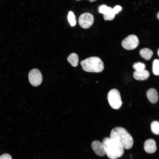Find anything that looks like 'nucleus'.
<instances>
[{"mask_svg": "<svg viewBox=\"0 0 159 159\" xmlns=\"http://www.w3.org/2000/svg\"><path fill=\"white\" fill-rule=\"evenodd\" d=\"M110 138L126 149H130L133 145L132 137L125 128L122 127H117L113 129L111 132Z\"/></svg>", "mask_w": 159, "mask_h": 159, "instance_id": "1", "label": "nucleus"}, {"mask_svg": "<svg viewBox=\"0 0 159 159\" xmlns=\"http://www.w3.org/2000/svg\"><path fill=\"white\" fill-rule=\"evenodd\" d=\"M106 154L110 159H117L124 153V148L115 141L109 137H105L102 141Z\"/></svg>", "mask_w": 159, "mask_h": 159, "instance_id": "2", "label": "nucleus"}, {"mask_svg": "<svg viewBox=\"0 0 159 159\" xmlns=\"http://www.w3.org/2000/svg\"><path fill=\"white\" fill-rule=\"evenodd\" d=\"M80 64L82 69L87 72H100L104 69V64L99 57H92L82 61Z\"/></svg>", "mask_w": 159, "mask_h": 159, "instance_id": "3", "label": "nucleus"}, {"mask_svg": "<svg viewBox=\"0 0 159 159\" xmlns=\"http://www.w3.org/2000/svg\"><path fill=\"white\" fill-rule=\"evenodd\" d=\"M107 99L111 107L115 109H118L121 107L122 102L120 93L118 90L113 89L107 94Z\"/></svg>", "mask_w": 159, "mask_h": 159, "instance_id": "4", "label": "nucleus"}, {"mask_svg": "<svg viewBox=\"0 0 159 159\" xmlns=\"http://www.w3.org/2000/svg\"><path fill=\"white\" fill-rule=\"evenodd\" d=\"M139 43V41L137 37L135 35L131 34L125 38L122 41L121 44L125 49L131 50L136 48Z\"/></svg>", "mask_w": 159, "mask_h": 159, "instance_id": "5", "label": "nucleus"}, {"mask_svg": "<svg viewBox=\"0 0 159 159\" xmlns=\"http://www.w3.org/2000/svg\"><path fill=\"white\" fill-rule=\"evenodd\" d=\"M28 78L30 83L34 86L39 85L42 81V74L40 71L37 69H32L29 71Z\"/></svg>", "mask_w": 159, "mask_h": 159, "instance_id": "6", "label": "nucleus"}, {"mask_svg": "<svg viewBox=\"0 0 159 159\" xmlns=\"http://www.w3.org/2000/svg\"><path fill=\"white\" fill-rule=\"evenodd\" d=\"M94 21L93 15L89 13H85L81 14L78 20L80 25L84 29L89 28L92 25Z\"/></svg>", "mask_w": 159, "mask_h": 159, "instance_id": "7", "label": "nucleus"}, {"mask_svg": "<svg viewBox=\"0 0 159 159\" xmlns=\"http://www.w3.org/2000/svg\"><path fill=\"white\" fill-rule=\"evenodd\" d=\"M92 148L96 154L102 157L106 154L104 146L102 142L95 140L93 141L91 144Z\"/></svg>", "mask_w": 159, "mask_h": 159, "instance_id": "8", "label": "nucleus"}, {"mask_svg": "<svg viewBox=\"0 0 159 159\" xmlns=\"http://www.w3.org/2000/svg\"><path fill=\"white\" fill-rule=\"evenodd\" d=\"M144 148L147 153H154L157 149L155 142L152 139L147 140L144 143Z\"/></svg>", "mask_w": 159, "mask_h": 159, "instance_id": "9", "label": "nucleus"}, {"mask_svg": "<svg viewBox=\"0 0 159 159\" xmlns=\"http://www.w3.org/2000/svg\"><path fill=\"white\" fill-rule=\"evenodd\" d=\"M150 75L149 72L145 69L141 71H135L133 73L135 79L138 80H144L148 79Z\"/></svg>", "mask_w": 159, "mask_h": 159, "instance_id": "10", "label": "nucleus"}, {"mask_svg": "<svg viewBox=\"0 0 159 159\" xmlns=\"http://www.w3.org/2000/svg\"><path fill=\"white\" fill-rule=\"evenodd\" d=\"M147 97L151 103H155L158 100V92L154 88H151L148 90L146 93Z\"/></svg>", "mask_w": 159, "mask_h": 159, "instance_id": "11", "label": "nucleus"}, {"mask_svg": "<svg viewBox=\"0 0 159 159\" xmlns=\"http://www.w3.org/2000/svg\"><path fill=\"white\" fill-rule=\"evenodd\" d=\"M140 56L146 60H149L153 54V52L151 49L148 48L141 49L139 51Z\"/></svg>", "mask_w": 159, "mask_h": 159, "instance_id": "12", "label": "nucleus"}, {"mask_svg": "<svg viewBox=\"0 0 159 159\" xmlns=\"http://www.w3.org/2000/svg\"><path fill=\"white\" fill-rule=\"evenodd\" d=\"M67 60L72 66L76 67L78 64V56L76 54L72 53L67 57Z\"/></svg>", "mask_w": 159, "mask_h": 159, "instance_id": "13", "label": "nucleus"}, {"mask_svg": "<svg viewBox=\"0 0 159 159\" xmlns=\"http://www.w3.org/2000/svg\"><path fill=\"white\" fill-rule=\"evenodd\" d=\"M151 128L153 133L159 135V122L155 121L153 122L151 125Z\"/></svg>", "mask_w": 159, "mask_h": 159, "instance_id": "14", "label": "nucleus"}, {"mask_svg": "<svg viewBox=\"0 0 159 159\" xmlns=\"http://www.w3.org/2000/svg\"><path fill=\"white\" fill-rule=\"evenodd\" d=\"M112 9L113 8L110 7H108L105 5H103L99 6V12L103 15H105L109 13Z\"/></svg>", "mask_w": 159, "mask_h": 159, "instance_id": "15", "label": "nucleus"}, {"mask_svg": "<svg viewBox=\"0 0 159 159\" xmlns=\"http://www.w3.org/2000/svg\"><path fill=\"white\" fill-rule=\"evenodd\" d=\"M153 72L156 75H159V60L155 59L153 63Z\"/></svg>", "mask_w": 159, "mask_h": 159, "instance_id": "16", "label": "nucleus"}, {"mask_svg": "<svg viewBox=\"0 0 159 159\" xmlns=\"http://www.w3.org/2000/svg\"><path fill=\"white\" fill-rule=\"evenodd\" d=\"M133 68L136 71H141L145 69V64L142 62H138L135 63L132 66Z\"/></svg>", "mask_w": 159, "mask_h": 159, "instance_id": "17", "label": "nucleus"}, {"mask_svg": "<svg viewBox=\"0 0 159 159\" xmlns=\"http://www.w3.org/2000/svg\"><path fill=\"white\" fill-rule=\"evenodd\" d=\"M68 19L69 22L71 26H74L76 24V21L75 16L73 13L72 11H70L68 13Z\"/></svg>", "mask_w": 159, "mask_h": 159, "instance_id": "18", "label": "nucleus"}, {"mask_svg": "<svg viewBox=\"0 0 159 159\" xmlns=\"http://www.w3.org/2000/svg\"><path fill=\"white\" fill-rule=\"evenodd\" d=\"M115 14L113 11V8L108 14L103 15V18L105 20H111L114 19L115 16Z\"/></svg>", "mask_w": 159, "mask_h": 159, "instance_id": "19", "label": "nucleus"}, {"mask_svg": "<svg viewBox=\"0 0 159 159\" xmlns=\"http://www.w3.org/2000/svg\"><path fill=\"white\" fill-rule=\"evenodd\" d=\"M0 159H12L11 156L7 153L4 154L0 156Z\"/></svg>", "mask_w": 159, "mask_h": 159, "instance_id": "20", "label": "nucleus"}, {"mask_svg": "<svg viewBox=\"0 0 159 159\" xmlns=\"http://www.w3.org/2000/svg\"><path fill=\"white\" fill-rule=\"evenodd\" d=\"M122 9V7L119 5L115 6L114 8H113V11L115 14H117Z\"/></svg>", "mask_w": 159, "mask_h": 159, "instance_id": "21", "label": "nucleus"}, {"mask_svg": "<svg viewBox=\"0 0 159 159\" xmlns=\"http://www.w3.org/2000/svg\"><path fill=\"white\" fill-rule=\"evenodd\" d=\"M157 18L159 19V12L157 13Z\"/></svg>", "mask_w": 159, "mask_h": 159, "instance_id": "22", "label": "nucleus"}, {"mask_svg": "<svg viewBox=\"0 0 159 159\" xmlns=\"http://www.w3.org/2000/svg\"><path fill=\"white\" fill-rule=\"evenodd\" d=\"M89 0L91 2H94V1H96V0Z\"/></svg>", "mask_w": 159, "mask_h": 159, "instance_id": "23", "label": "nucleus"}, {"mask_svg": "<svg viewBox=\"0 0 159 159\" xmlns=\"http://www.w3.org/2000/svg\"><path fill=\"white\" fill-rule=\"evenodd\" d=\"M158 56H159V49H158Z\"/></svg>", "mask_w": 159, "mask_h": 159, "instance_id": "24", "label": "nucleus"}, {"mask_svg": "<svg viewBox=\"0 0 159 159\" xmlns=\"http://www.w3.org/2000/svg\"></svg>", "mask_w": 159, "mask_h": 159, "instance_id": "25", "label": "nucleus"}]
</instances>
